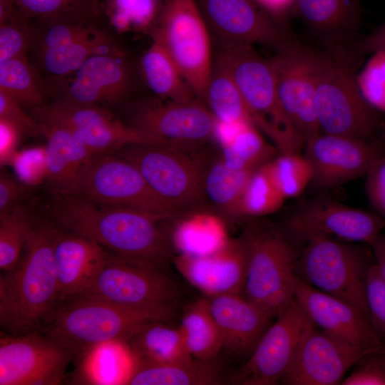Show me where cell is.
Masks as SVG:
<instances>
[{"mask_svg": "<svg viewBox=\"0 0 385 385\" xmlns=\"http://www.w3.org/2000/svg\"><path fill=\"white\" fill-rule=\"evenodd\" d=\"M47 213L67 230L110 251L148 261L164 272L173 260L165 220L150 214L76 195H52Z\"/></svg>", "mask_w": 385, "mask_h": 385, "instance_id": "6da1fadb", "label": "cell"}, {"mask_svg": "<svg viewBox=\"0 0 385 385\" xmlns=\"http://www.w3.org/2000/svg\"><path fill=\"white\" fill-rule=\"evenodd\" d=\"M57 229L36 225L26 254L0 277V325L2 332L20 335L40 332L59 304L53 243Z\"/></svg>", "mask_w": 385, "mask_h": 385, "instance_id": "7a4b0ae2", "label": "cell"}, {"mask_svg": "<svg viewBox=\"0 0 385 385\" xmlns=\"http://www.w3.org/2000/svg\"><path fill=\"white\" fill-rule=\"evenodd\" d=\"M173 306H132L96 298L61 302L40 332L81 359L91 349L111 341L127 342L147 325L169 322Z\"/></svg>", "mask_w": 385, "mask_h": 385, "instance_id": "3957f363", "label": "cell"}, {"mask_svg": "<svg viewBox=\"0 0 385 385\" xmlns=\"http://www.w3.org/2000/svg\"><path fill=\"white\" fill-rule=\"evenodd\" d=\"M207 144H135L114 153L135 165L155 193L183 214L205 202V175L215 156Z\"/></svg>", "mask_w": 385, "mask_h": 385, "instance_id": "277c9868", "label": "cell"}, {"mask_svg": "<svg viewBox=\"0 0 385 385\" xmlns=\"http://www.w3.org/2000/svg\"><path fill=\"white\" fill-rule=\"evenodd\" d=\"M312 60L321 133L366 140L385 138V120L361 93L356 68L327 51L312 50Z\"/></svg>", "mask_w": 385, "mask_h": 385, "instance_id": "5b68a950", "label": "cell"}, {"mask_svg": "<svg viewBox=\"0 0 385 385\" xmlns=\"http://www.w3.org/2000/svg\"><path fill=\"white\" fill-rule=\"evenodd\" d=\"M242 233L248 265L242 294L277 318L294 299V267L301 249L271 224L255 222Z\"/></svg>", "mask_w": 385, "mask_h": 385, "instance_id": "8992f818", "label": "cell"}, {"mask_svg": "<svg viewBox=\"0 0 385 385\" xmlns=\"http://www.w3.org/2000/svg\"><path fill=\"white\" fill-rule=\"evenodd\" d=\"M216 61L235 81L253 125L280 153H300L304 144L280 103L270 60L250 45L222 47Z\"/></svg>", "mask_w": 385, "mask_h": 385, "instance_id": "52a82bcc", "label": "cell"}, {"mask_svg": "<svg viewBox=\"0 0 385 385\" xmlns=\"http://www.w3.org/2000/svg\"><path fill=\"white\" fill-rule=\"evenodd\" d=\"M374 263L371 247L369 250L359 243L316 239L301 250L294 274L312 287L350 304L369 322L366 282Z\"/></svg>", "mask_w": 385, "mask_h": 385, "instance_id": "ba28073f", "label": "cell"}, {"mask_svg": "<svg viewBox=\"0 0 385 385\" xmlns=\"http://www.w3.org/2000/svg\"><path fill=\"white\" fill-rule=\"evenodd\" d=\"M153 40L172 57L195 97L204 103L212 63L210 32L196 0H166Z\"/></svg>", "mask_w": 385, "mask_h": 385, "instance_id": "9c48e42d", "label": "cell"}, {"mask_svg": "<svg viewBox=\"0 0 385 385\" xmlns=\"http://www.w3.org/2000/svg\"><path fill=\"white\" fill-rule=\"evenodd\" d=\"M180 295V285L153 264L111 251L107 252L86 288L72 299L96 298L132 306L175 307Z\"/></svg>", "mask_w": 385, "mask_h": 385, "instance_id": "30bf717a", "label": "cell"}, {"mask_svg": "<svg viewBox=\"0 0 385 385\" xmlns=\"http://www.w3.org/2000/svg\"><path fill=\"white\" fill-rule=\"evenodd\" d=\"M279 227L301 250L316 239L369 245L382 234L385 220L322 193L299 202Z\"/></svg>", "mask_w": 385, "mask_h": 385, "instance_id": "8fae6325", "label": "cell"}, {"mask_svg": "<svg viewBox=\"0 0 385 385\" xmlns=\"http://www.w3.org/2000/svg\"><path fill=\"white\" fill-rule=\"evenodd\" d=\"M31 114L38 123L66 129L96 155L114 153L130 145L166 143L133 128L102 106L66 97L33 108Z\"/></svg>", "mask_w": 385, "mask_h": 385, "instance_id": "7c38bea8", "label": "cell"}, {"mask_svg": "<svg viewBox=\"0 0 385 385\" xmlns=\"http://www.w3.org/2000/svg\"><path fill=\"white\" fill-rule=\"evenodd\" d=\"M71 195L139 210L160 220L181 215L155 193L135 165L115 153L97 156Z\"/></svg>", "mask_w": 385, "mask_h": 385, "instance_id": "4fadbf2b", "label": "cell"}, {"mask_svg": "<svg viewBox=\"0 0 385 385\" xmlns=\"http://www.w3.org/2000/svg\"><path fill=\"white\" fill-rule=\"evenodd\" d=\"M196 1L208 30L222 47L259 44L276 53L303 47L283 24L255 0Z\"/></svg>", "mask_w": 385, "mask_h": 385, "instance_id": "5bb4252c", "label": "cell"}, {"mask_svg": "<svg viewBox=\"0 0 385 385\" xmlns=\"http://www.w3.org/2000/svg\"><path fill=\"white\" fill-rule=\"evenodd\" d=\"M313 325L294 299L269 326L247 361L228 381L240 385L282 382L304 335Z\"/></svg>", "mask_w": 385, "mask_h": 385, "instance_id": "9a60e30c", "label": "cell"}, {"mask_svg": "<svg viewBox=\"0 0 385 385\" xmlns=\"http://www.w3.org/2000/svg\"><path fill=\"white\" fill-rule=\"evenodd\" d=\"M126 123L166 143H209L215 141L217 121L197 98L175 102L160 98L128 106Z\"/></svg>", "mask_w": 385, "mask_h": 385, "instance_id": "2e32d148", "label": "cell"}, {"mask_svg": "<svg viewBox=\"0 0 385 385\" xmlns=\"http://www.w3.org/2000/svg\"><path fill=\"white\" fill-rule=\"evenodd\" d=\"M71 354L46 334L1 332L0 385H56L66 376Z\"/></svg>", "mask_w": 385, "mask_h": 385, "instance_id": "e0dca14e", "label": "cell"}, {"mask_svg": "<svg viewBox=\"0 0 385 385\" xmlns=\"http://www.w3.org/2000/svg\"><path fill=\"white\" fill-rule=\"evenodd\" d=\"M304 145L312 170L310 185L322 191L366 176L385 154V138L366 140L320 133Z\"/></svg>", "mask_w": 385, "mask_h": 385, "instance_id": "ac0fdd59", "label": "cell"}, {"mask_svg": "<svg viewBox=\"0 0 385 385\" xmlns=\"http://www.w3.org/2000/svg\"><path fill=\"white\" fill-rule=\"evenodd\" d=\"M371 352L374 351L350 344L313 325L304 335L282 383L341 384L356 361Z\"/></svg>", "mask_w": 385, "mask_h": 385, "instance_id": "d6986e66", "label": "cell"}, {"mask_svg": "<svg viewBox=\"0 0 385 385\" xmlns=\"http://www.w3.org/2000/svg\"><path fill=\"white\" fill-rule=\"evenodd\" d=\"M282 106L305 143L321 133L315 103L312 49L277 53L270 60Z\"/></svg>", "mask_w": 385, "mask_h": 385, "instance_id": "ffe728a7", "label": "cell"}, {"mask_svg": "<svg viewBox=\"0 0 385 385\" xmlns=\"http://www.w3.org/2000/svg\"><path fill=\"white\" fill-rule=\"evenodd\" d=\"M173 262L179 273L205 297L242 294L248 265L247 241L242 233L212 253L177 255Z\"/></svg>", "mask_w": 385, "mask_h": 385, "instance_id": "44dd1931", "label": "cell"}, {"mask_svg": "<svg viewBox=\"0 0 385 385\" xmlns=\"http://www.w3.org/2000/svg\"><path fill=\"white\" fill-rule=\"evenodd\" d=\"M294 299L316 327L365 350L379 351L384 348L370 322L356 308L297 277Z\"/></svg>", "mask_w": 385, "mask_h": 385, "instance_id": "7402d4cb", "label": "cell"}, {"mask_svg": "<svg viewBox=\"0 0 385 385\" xmlns=\"http://www.w3.org/2000/svg\"><path fill=\"white\" fill-rule=\"evenodd\" d=\"M292 14L335 56H347L359 38L360 0H296Z\"/></svg>", "mask_w": 385, "mask_h": 385, "instance_id": "603a6c76", "label": "cell"}, {"mask_svg": "<svg viewBox=\"0 0 385 385\" xmlns=\"http://www.w3.org/2000/svg\"><path fill=\"white\" fill-rule=\"evenodd\" d=\"M207 298L222 348L237 355H250L272 318L242 294Z\"/></svg>", "mask_w": 385, "mask_h": 385, "instance_id": "cb8c5ba5", "label": "cell"}, {"mask_svg": "<svg viewBox=\"0 0 385 385\" xmlns=\"http://www.w3.org/2000/svg\"><path fill=\"white\" fill-rule=\"evenodd\" d=\"M124 56L96 55L74 73L65 97L84 104L113 105L128 93L130 75Z\"/></svg>", "mask_w": 385, "mask_h": 385, "instance_id": "d4e9b609", "label": "cell"}, {"mask_svg": "<svg viewBox=\"0 0 385 385\" xmlns=\"http://www.w3.org/2000/svg\"><path fill=\"white\" fill-rule=\"evenodd\" d=\"M69 232L57 229L53 243L59 304L86 288L107 254L105 247L96 241Z\"/></svg>", "mask_w": 385, "mask_h": 385, "instance_id": "484cf974", "label": "cell"}, {"mask_svg": "<svg viewBox=\"0 0 385 385\" xmlns=\"http://www.w3.org/2000/svg\"><path fill=\"white\" fill-rule=\"evenodd\" d=\"M40 132L46 140L47 178L51 195H71L95 155L66 129L39 123Z\"/></svg>", "mask_w": 385, "mask_h": 385, "instance_id": "4316f807", "label": "cell"}, {"mask_svg": "<svg viewBox=\"0 0 385 385\" xmlns=\"http://www.w3.org/2000/svg\"><path fill=\"white\" fill-rule=\"evenodd\" d=\"M127 344L135 361V368L167 365L193 358L180 328L172 327L168 322H158L147 325Z\"/></svg>", "mask_w": 385, "mask_h": 385, "instance_id": "83f0119b", "label": "cell"}, {"mask_svg": "<svg viewBox=\"0 0 385 385\" xmlns=\"http://www.w3.org/2000/svg\"><path fill=\"white\" fill-rule=\"evenodd\" d=\"M167 228L170 245L178 255H205L221 247L228 240L220 217L205 212L191 211Z\"/></svg>", "mask_w": 385, "mask_h": 385, "instance_id": "f1b7e54d", "label": "cell"}, {"mask_svg": "<svg viewBox=\"0 0 385 385\" xmlns=\"http://www.w3.org/2000/svg\"><path fill=\"white\" fill-rule=\"evenodd\" d=\"M80 361L75 379L86 384H126L135 368L127 342L119 340L96 346Z\"/></svg>", "mask_w": 385, "mask_h": 385, "instance_id": "f546056e", "label": "cell"}, {"mask_svg": "<svg viewBox=\"0 0 385 385\" xmlns=\"http://www.w3.org/2000/svg\"><path fill=\"white\" fill-rule=\"evenodd\" d=\"M215 359L192 358L174 364L135 368L129 385H217L225 378Z\"/></svg>", "mask_w": 385, "mask_h": 385, "instance_id": "4dcf8cb0", "label": "cell"}, {"mask_svg": "<svg viewBox=\"0 0 385 385\" xmlns=\"http://www.w3.org/2000/svg\"><path fill=\"white\" fill-rule=\"evenodd\" d=\"M140 68L148 88L158 97L175 102H187L195 95L164 46L153 40L141 58Z\"/></svg>", "mask_w": 385, "mask_h": 385, "instance_id": "1f68e13d", "label": "cell"}, {"mask_svg": "<svg viewBox=\"0 0 385 385\" xmlns=\"http://www.w3.org/2000/svg\"><path fill=\"white\" fill-rule=\"evenodd\" d=\"M38 54L45 71L58 77L74 73L87 60L96 55L125 56L123 51L97 28L63 47L38 51Z\"/></svg>", "mask_w": 385, "mask_h": 385, "instance_id": "d6a6232c", "label": "cell"}, {"mask_svg": "<svg viewBox=\"0 0 385 385\" xmlns=\"http://www.w3.org/2000/svg\"><path fill=\"white\" fill-rule=\"evenodd\" d=\"M255 170L232 169L225 163L220 154L214 156L204 179L205 200H207L225 215L237 219L240 199Z\"/></svg>", "mask_w": 385, "mask_h": 385, "instance_id": "836d02e7", "label": "cell"}, {"mask_svg": "<svg viewBox=\"0 0 385 385\" xmlns=\"http://www.w3.org/2000/svg\"><path fill=\"white\" fill-rule=\"evenodd\" d=\"M179 328L193 358L215 359L222 348L221 336L207 297L199 299L186 307Z\"/></svg>", "mask_w": 385, "mask_h": 385, "instance_id": "e575fe53", "label": "cell"}, {"mask_svg": "<svg viewBox=\"0 0 385 385\" xmlns=\"http://www.w3.org/2000/svg\"><path fill=\"white\" fill-rule=\"evenodd\" d=\"M204 104L219 123H250L253 125L235 81L227 70L217 61L212 64Z\"/></svg>", "mask_w": 385, "mask_h": 385, "instance_id": "d590c367", "label": "cell"}, {"mask_svg": "<svg viewBox=\"0 0 385 385\" xmlns=\"http://www.w3.org/2000/svg\"><path fill=\"white\" fill-rule=\"evenodd\" d=\"M220 155L230 168L255 170L272 160L278 149L267 143L252 124L241 123L234 134L221 146Z\"/></svg>", "mask_w": 385, "mask_h": 385, "instance_id": "8d00e7d4", "label": "cell"}, {"mask_svg": "<svg viewBox=\"0 0 385 385\" xmlns=\"http://www.w3.org/2000/svg\"><path fill=\"white\" fill-rule=\"evenodd\" d=\"M45 90L26 56L0 62V91L21 106L33 108L44 104Z\"/></svg>", "mask_w": 385, "mask_h": 385, "instance_id": "74e56055", "label": "cell"}, {"mask_svg": "<svg viewBox=\"0 0 385 385\" xmlns=\"http://www.w3.org/2000/svg\"><path fill=\"white\" fill-rule=\"evenodd\" d=\"M267 163L252 173L240 199L237 219H255L273 213L286 200L274 183Z\"/></svg>", "mask_w": 385, "mask_h": 385, "instance_id": "f35d334b", "label": "cell"}, {"mask_svg": "<svg viewBox=\"0 0 385 385\" xmlns=\"http://www.w3.org/2000/svg\"><path fill=\"white\" fill-rule=\"evenodd\" d=\"M36 223L22 206L0 218V268L4 272L19 262L21 252Z\"/></svg>", "mask_w": 385, "mask_h": 385, "instance_id": "ab89813d", "label": "cell"}, {"mask_svg": "<svg viewBox=\"0 0 385 385\" xmlns=\"http://www.w3.org/2000/svg\"><path fill=\"white\" fill-rule=\"evenodd\" d=\"M267 165L274 183L285 199L299 196L311 184V165L300 153H280Z\"/></svg>", "mask_w": 385, "mask_h": 385, "instance_id": "60d3db41", "label": "cell"}, {"mask_svg": "<svg viewBox=\"0 0 385 385\" xmlns=\"http://www.w3.org/2000/svg\"><path fill=\"white\" fill-rule=\"evenodd\" d=\"M160 10L158 0H108L106 12L111 24L124 32L148 27Z\"/></svg>", "mask_w": 385, "mask_h": 385, "instance_id": "b9f144b4", "label": "cell"}, {"mask_svg": "<svg viewBox=\"0 0 385 385\" xmlns=\"http://www.w3.org/2000/svg\"><path fill=\"white\" fill-rule=\"evenodd\" d=\"M16 4L27 19L43 23L91 9L100 11L98 0H16Z\"/></svg>", "mask_w": 385, "mask_h": 385, "instance_id": "7bdbcfd3", "label": "cell"}, {"mask_svg": "<svg viewBox=\"0 0 385 385\" xmlns=\"http://www.w3.org/2000/svg\"><path fill=\"white\" fill-rule=\"evenodd\" d=\"M356 81L364 99L379 112H385V52L372 53L365 66L356 77Z\"/></svg>", "mask_w": 385, "mask_h": 385, "instance_id": "ee69618b", "label": "cell"}, {"mask_svg": "<svg viewBox=\"0 0 385 385\" xmlns=\"http://www.w3.org/2000/svg\"><path fill=\"white\" fill-rule=\"evenodd\" d=\"M29 20L19 10L11 19L0 24V62L26 56L30 43Z\"/></svg>", "mask_w": 385, "mask_h": 385, "instance_id": "f6af8a7d", "label": "cell"}, {"mask_svg": "<svg viewBox=\"0 0 385 385\" xmlns=\"http://www.w3.org/2000/svg\"><path fill=\"white\" fill-rule=\"evenodd\" d=\"M9 165L14 168L16 177L30 187L46 182L47 163L45 146L17 151Z\"/></svg>", "mask_w": 385, "mask_h": 385, "instance_id": "bcb514c9", "label": "cell"}, {"mask_svg": "<svg viewBox=\"0 0 385 385\" xmlns=\"http://www.w3.org/2000/svg\"><path fill=\"white\" fill-rule=\"evenodd\" d=\"M342 385H385V354L381 351L367 354L353 366Z\"/></svg>", "mask_w": 385, "mask_h": 385, "instance_id": "7dc6e473", "label": "cell"}, {"mask_svg": "<svg viewBox=\"0 0 385 385\" xmlns=\"http://www.w3.org/2000/svg\"><path fill=\"white\" fill-rule=\"evenodd\" d=\"M366 295L370 324L377 334H385V282L375 263L369 272Z\"/></svg>", "mask_w": 385, "mask_h": 385, "instance_id": "c3c4849f", "label": "cell"}, {"mask_svg": "<svg viewBox=\"0 0 385 385\" xmlns=\"http://www.w3.org/2000/svg\"><path fill=\"white\" fill-rule=\"evenodd\" d=\"M366 177L368 200L375 212L385 220V154L373 165Z\"/></svg>", "mask_w": 385, "mask_h": 385, "instance_id": "681fc988", "label": "cell"}, {"mask_svg": "<svg viewBox=\"0 0 385 385\" xmlns=\"http://www.w3.org/2000/svg\"><path fill=\"white\" fill-rule=\"evenodd\" d=\"M0 118L14 123L23 133L32 135L41 134L40 123L27 113L18 102L0 91Z\"/></svg>", "mask_w": 385, "mask_h": 385, "instance_id": "f907efd6", "label": "cell"}, {"mask_svg": "<svg viewBox=\"0 0 385 385\" xmlns=\"http://www.w3.org/2000/svg\"><path fill=\"white\" fill-rule=\"evenodd\" d=\"M31 187L6 171L0 174V218L7 215L26 197Z\"/></svg>", "mask_w": 385, "mask_h": 385, "instance_id": "816d5d0a", "label": "cell"}, {"mask_svg": "<svg viewBox=\"0 0 385 385\" xmlns=\"http://www.w3.org/2000/svg\"><path fill=\"white\" fill-rule=\"evenodd\" d=\"M23 133L12 122L0 118V165H9Z\"/></svg>", "mask_w": 385, "mask_h": 385, "instance_id": "f5cc1de1", "label": "cell"}, {"mask_svg": "<svg viewBox=\"0 0 385 385\" xmlns=\"http://www.w3.org/2000/svg\"><path fill=\"white\" fill-rule=\"evenodd\" d=\"M379 51L385 52V22L368 36L359 38L352 46L350 55L359 64L365 55Z\"/></svg>", "mask_w": 385, "mask_h": 385, "instance_id": "db71d44e", "label": "cell"}, {"mask_svg": "<svg viewBox=\"0 0 385 385\" xmlns=\"http://www.w3.org/2000/svg\"><path fill=\"white\" fill-rule=\"evenodd\" d=\"M255 1L282 24L289 14H292L296 3V0H255Z\"/></svg>", "mask_w": 385, "mask_h": 385, "instance_id": "11a10c76", "label": "cell"}, {"mask_svg": "<svg viewBox=\"0 0 385 385\" xmlns=\"http://www.w3.org/2000/svg\"><path fill=\"white\" fill-rule=\"evenodd\" d=\"M369 247L373 252L379 273L385 282V234H381L369 245Z\"/></svg>", "mask_w": 385, "mask_h": 385, "instance_id": "9f6ffc18", "label": "cell"}, {"mask_svg": "<svg viewBox=\"0 0 385 385\" xmlns=\"http://www.w3.org/2000/svg\"><path fill=\"white\" fill-rule=\"evenodd\" d=\"M18 11L16 0H0V24L11 19Z\"/></svg>", "mask_w": 385, "mask_h": 385, "instance_id": "6f0895ef", "label": "cell"}, {"mask_svg": "<svg viewBox=\"0 0 385 385\" xmlns=\"http://www.w3.org/2000/svg\"><path fill=\"white\" fill-rule=\"evenodd\" d=\"M382 352L385 354V348L382 349Z\"/></svg>", "mask_w": 385, "mask_h": 385, "instance_id": "680465c9", "label": "cell"}]
</instances>
